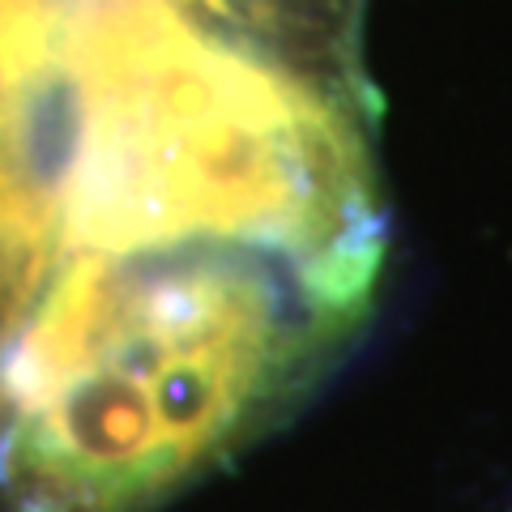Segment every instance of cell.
I'll return each mask as SVG.
<instances>
[{
    "mask_svg": "<svg viewBox=\"0 0 512 512\" xmlns=\"http://www.w3.org/2000/svg\"><path fill=\"white\" fill-rule=\"evenodd\" d=\"M384 261L367 0H0V512H154L227 466Z\"/></svg>",
    "mask_w": 512,
    "mask_h": 512,
    "instance_id": "6da1fadb",
    "label": "cell"
}]
</instances>
